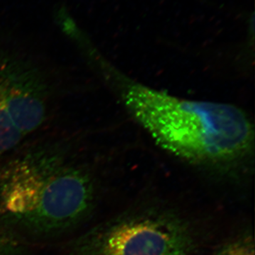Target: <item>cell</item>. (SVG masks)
<instances>
[{"label": "cell", "instance_id": "2", "mask_svg": "<svg viewBox=\"0 0 255 255\" xmlns=\"http://www.w3.org/2000/svg\"><path fill=\"white\" fill-rule=\"evenodd\" d=\"M93 199L91 178L60 144L37 146L0 169V215L36 234L76 226Z\"/></svg>", "mask_w": 255, "mask_h": 255}, {"label": "cell", "instance_id": "3", "mask_svg": "<svg viewBox=\"0 0 255 255\" xmlns=\"http://www.w3.org/2000/svg\"><path fill=\"white\" fill-rule=\"evenodd\" d=\"M189 224L169 211L147 210L121 216L90 233L82 255H192Z\"/></svg>", "mask_w": 255, "mask_h": 255}, {"label": "cell", "instance_id": "5", "mask_svg": "<svg viewBox=\"0 0 255 255\" xmlns=\"http://www.w3.org/2000/svg\"><path fill=\"white\" fill-rule=\"evenodd\" d=\"M216 255H255L254 239L245 235L223 245Z\"/></svg>", "mask_w": 255, "mask_h": 255}, {"label": "cell", "instance_id": "4", "mask_svg": "<svg viewBox=\"0 0 255 255\" xmlns=\"http://www.w3.org/2000/svg\"><path fill=\"white\" fill-rule=\"evenodd\" d=\"M49 89L28 60L0 50V157L21 145L44 123Z\"/></svg>", "mask_w": 255, "mask_h": 255}, {"label": "cell", "instance_id": "1", "mask_svg": "<svg viewBox=\"0 0 255 255\" xmlns=\"http://www.w3.org/2000/svg\"><path fill=\"white\" fill-rule=\"evenodd\" d=\"M122 96L161 147L189 162L228 163L253 148V125L235 106L178 98L132 81L124 84Z\"/></svg>", "mask_w": 255, "mask_h": 255}, {"label": "cell", "instance_id": "6", "mask_svg": "<svg viewBox=\"0 0 255 255\" xmlns=\"http://www.w3.org/2000/svg\"><path fill=\"white\" fill-rule=\"evenodd\" d=\"M0 255H2V254H1V247H0Z\"/></svg>", "mask_w": 255, "mask_h": 255}]
</instances>
